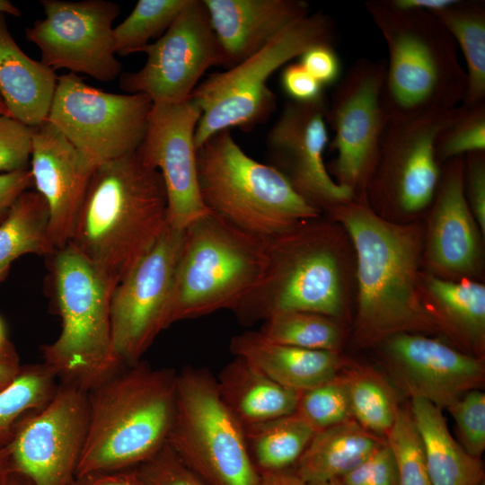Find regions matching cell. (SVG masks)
Here are the masks:
<instances>
[{
    "instance_id": "obj_1",
    "label": "cell",
    "mask_w": 485,
    "mask_h": 485,
    "mask_svg": "<svg viewBox=\"0 0 485 485\" xmlns=\"http://www.w3.org/2000/svg\"><path fill=\"white\" fill-rule=\"evenodd\" d=\"M328 213L348 235L356 255L354 344L359 348L378 346L403 332L442 333L422 292L421 226L386 220L373 209L366 194Z\"/></svg>"
},
{
    "instance_id": "obj_2",
    "label": "cell",
    "mask_w": 485,
    "mask_h": 485,
    "mask_svg": "<svg viewBox=\"0 0 485 485\" xmlns=\"http://www.w3.org/2000/svg\"><path fill=\"white\" fill-rule=\"evenodd\" d=\"M167 226L161 173L135 152L95 168L67 245L113 290Z\"/></svg>"
},
{
    "instance_id": "obj_3",
    "label": "cell",
    "mask_w": 485,
    "mask_h": 485,
    "mask_svg": "<svg viewBox=\"0 0 485 485\" xmlns=\"http://www.w3.org/2000/svg\"><path fill=\"white\" fill-rule=\"evenodd\" d=\"M176 375L140 361L88 392L87 434L75 477L136 468L166 445Z\"/></svg>"
},
{
    "instance_id": "obj_4",
    "label": "cell",
    "mask_w": 485,
    "mask_h": 485,
    "mask_svg": "<svg viewBox=\"0 0 485 485\" xmlns=\"http://www.w3.org/2000/svg\"><path fill=\"white\" fill-rule=\"evenodd\" d=\"M343 228L321 216L266 239V262L233 312L244 325L279 313L310 312L338 320L347 295Z\"/></svg>"
},
{
    "instance_id": "obj_5",
    "label": "cell",
    "mask_w": 485,
    "mask_h": 485,
    "mask_svg": "<svg viewBox=\"0 0 485 485\" xmlns=\"http://www.w3.org/2000/svg\"><path fill=\"white\" fill-rule=\"evenodd\" d=\"M365 7L388 49L384 101L390 119L458 107L466 73L457 45L432 13L371 0Z\"/></svg>"
},
{
    "instance_id": "obj_6",
    "label": "cell",
    "mask_w": 485,
    "mask_h": 485,
    "mask_svg": "<svg viewBox=\"0 0 485 485\" xmlns=\"http://www.w3.org/2000/svg\"><path fill=\"white\" fill-rule=\"evenodd\" d=\"M197 171L208 210L256 236L268 239L321 216L280 172L249 156L230 130L216 133L198 148Z\"/></svg>"
},
{
    "instance_id": "obj_7",
    "label": "cell",
    "mask_w": 485,
    "mask_h": 485,
    "mask_svg": "<svg viewBox=\"0 0 485 485\" xmlns=\"http://www.w3.org/2000/svg\"><path fill=\"white\" fill-rule=\"evenodd\" d=\"M266 239L208 213L184 229L165 328L219 310L233 311L259 281Z\"/></svg>"
},
{
    "instance_id": "obj_8",
    "label": "cell",
    "mask_w": 485,
    "mask_h": 485,
    "mask_svg": "<svg viewBox=\"0 0 485 485\" xmlns=\"http://www.w3.org/2000/svg\"><path fill=\"white\" fill-rule=\"evenodd\" d=\"M52 258V282L61 330L53 342L43 347V363L58 382L89 392L124 366L112 347V290L72 247L57 250Z\"/></svg>"
},
{
    "instance_id": "obj_9",
    "label": "cell",
    "mask_w": 485,
    "mask_h": 485,
    "mask_svg": "<svg viewBox=\"0 0 485 485\" xmlns=\"http://www.w3.org/2000/svg\"><path fill=\"white\" fill-rule=\"evenodd\" d=\"M335 32L329 16L310 13L249 58L198 84L190 96L201 110L194 137L197 150L217 132L250 130L265 122L276 107L275 94L268 86L271 75L315 45H334Z\"/></svg>"
},
{
    "instance_id": "obj_10",
    "label": "cell",
    "mask_w": 485,
    "mask_h": 485,
    "mask_svg": "<svg viewBox=\"0 0 485 485\" xmlns=\"http://www.w3.org/2000/svg\"><path fill=\"white\" fill-rule=\"evenodd\" d=\"M166 444L207 485H257L244 428L223 401L207 368L176 375L174 411Z\"/></svg>"
},
{
    "instance_id": "obj_11",
    "label": "cell",
    "mask_w": 485,
    "mask_h": 485,
    "mask_svg": "<svg viewBox=\"0 0 485 485\" xmlns=\"http://www.w3.org/2000/svg\"><path fill=\"white\" fill-rule=\"evenodd\" d=\"M460 106L390 119L365 194L375 211L416 216L431 207L443 171L436 142Z\"/></svg>"
},
{
    "instance_id": "obj_12",
    "label": "cell",
    "mask_w": 485,
    "mask_h": 485,
    "mask_svg": "<svg viewBox=\"0 0 485 485\" xmlns=\"http://www.w3.org/2000/svg\"><path fill=\"white\" fill-rule=\"evenodd\" d=\"M152 107L145 94L108 93L69 72L57 77L47 121L96 168L137 151Z\"/></svg>"
},
{
    "instance_id": "obj_13",
    "label": "cell",
    "mask_w": 485,
    "mask_h": 485,
    "mask_svg": "<svg viewBox=\"0 0 485 485\" xmlns=\"http://www.w3.org/2000/svg\"><path fill=\"white\" fill-rule=\"evenodd\" d=\"M385 61L359 58L335 84L326 120L336 157L328 169L335 181L365 194L389 121L384 101Z\"/></svg>"
},
{
    "instance_id": "obj_14",
    "label": "cell",
    "mask_w": 485,
    "mask_h": 485,
    "mask_svg": "<svg viewBox=\"0 0 485 485\" xmlns=\"http://www.w3.org/2000/svg\"><path fill=\"white\" fill-rule=\"evenodd\" d=\"M184 230L169 225L130 272L114 287L110 301L114 354L122 366L141 361L165 319Z\"/></svg>"
},
{
    "instance_id": "obj_15",
    "label": "cell",
    "mask_w": 485,
    "mask_h": 485,
    "mask_svg": "<svg viewBox=\"0 0 485 485\" xmlns=\"http://www.w3.org/2000/svg\"><path fill=\"white\" fill-rule=\"evenodd\" d=\"M142 52L146 55L145 65L121 74L119 87L128 93L146 95L153 104L190 99L205 72L224 65L203 0H189L168 30Z\"/></svg>"
},
{
    "instance_id": "obj_16",
    "label": "cell",
    "mask_w": 485,
    "mask_h": 485,
    "mask_svg": "<svg viewBox=\"0 0 485 485\" xmlns=\"http://www.w3.org/2000/svg\"><path fill=\"white\" fill-rule=\"evenodd\" d=\"M44 18L25 29L27 40L38 47L41 62L57 70L84 74L110 82L120 75L113 43V22L120 13L106 0H41Z\"/></svg>"
},
{
    "instance_id": "obj_17",
    "label": "cell",
    "mask_w": 485,
    "mask_h": 485,
    "mask_svg": "<svg viewBox=\"0 0 485 485\" xmlns=\"http://www.w3.org/2000/svg\"><path fill=\"white\" fill-rule=\"evenodd\" d=\"M88 427V392L58 382L50 400L24 417L9 443L14 472L31 485H70Z\"/></svg>"
},
{
    "instance_id": "obj_18",
    "label": "cell",
    "mask_w": 485,
    "mask_h": 485,
    "mask_svg": "<svg viewBox=\"0 0 485 485\" xmlns=\"http://www.w3.org/2000/svg\"><path fill=\"white\" fill-rule=\"evenodd\" d=\"M327 105L325 95L309 102H287L266 137L269 165L321 212L357 196L335 181L324 163L329 144Z\"/></svg>"
},
{
    "instance_id": "obj_19",
    "label": "cell",
    "mask_w": 485,
    "mask_h": 485,
    "mask_svg": "<svg viewBox=\"0 0 485 485\" xmlns=\"http://www.w3.org/2000/svg\"><path fill=\"white\" fill-rule=\"evenodd\" d=\"M201 115L196 101L153 104L148 126L137 154L156 169L167 198L168 225L186 229L210 213L198 187L195 131Z\"/></svg>"
},
{
    "instance_id": "obj_20",
    "label": "cell",
    "mask_w": 485,
    "mask_h": 485,
    "mask_svg": "<svg viewBox=\"0 0 485 485\" xmlns=\"http://www.w3.org/2000/svg\"><path fill=\"white\" fill-rule=\"evenodd\" d=\"M382 357L403 391L447 409L484 382L483 358L421 333L392 335L378 345Z\"/></svg>"
},
{
    "instance_id": "obj_21",
    "label": "cell",
    "mask_w": 485,
    "mask_h": 485,
    "mask_svg": "<svg viewBox=\"0 0 485 485\" xmlns=\"http://www.w3.org/2000/svg\"><path fill=\"white\" fill-rule=\"evenodd\" d=\"M95 167L52 124L33 128L31 173L49 213V234L57 250L72 236Z\"/></svg>"
},
{
    "instance_id": "obj_22",
    "label": "cell",
    "mask_w": 485,
    "mask_h": 485,
    "mask_svg": "<svg viewBox=\"0 0 485 485\" xmlns=\"http://www.w3.org/2000/svg\"><path fill=\"white\" fill-rule=\"evenodd\" d=\"M463 165L464 156L443 164L425 239L430 273L450 280L469 279L481 257L480 228L463 191Z\"/></svg>"
},
{
    "instance_id": "obj_23",
    "label": "cell",
    "mask_w": 485,
    "mask_h": 485,
    "mask_svg": "<svg viewBox=\"0 0 485 485\" xmlns=\"http://www.w3.org/2000/svg\"><path fill=\"white\" fill-rule=\"evenodd\" d=\"M224 65L232 68L263 48L293 22L310 14L304 0H203Z\"/></svg>"
},
{
    "instance_id": "obj_24",
    "label": "cell",
    "mask_w": 485,
    "mask_h": 485,
    "mask_svg": "<svg viewBox=\"0 0 485 485\" xmlns=\"http://www.w3.org/2000/svg\"><path fill=\"white\" fill-rule=\"evenodd\" d=\"M229 349L278 384L303 392L340 375L339 352L306 349L267 340L259 331L234 335Z\"/></svg>"
},
{
    "instance_id": "obj_25",
    "label": "cell",
    "mask_w": 485,
    "mask_h": 485,
    "mask_svg": "<svg viewBox=\"0 0 485 485\" xmlns=\"http://www.w3.org/2000/svg\"><path fill=\"white\" fill-rule=\"evenodd\" d=\"M57 82L54 70L21 49L0 13V97L11 116L30 128L46 122Z\"/></svg>"
},
{
    "instance_id": "obj_26",
    "label": "cell",
    "mask_w": 485,
    "mask_h": 485,
    "mask_svg": "<svg viewBox=\"0 0 485 485\" xmlns=\"http://www.w3.org/2000/svg\"><path fill=\"white\" fill-rule=\"evenodd\" d=\"M421 283L427 307L442 333L483 358L485 286L472 279H445L430 272L422 273Z\"/></svg>"
},
{
    "instance_id": "obj_27",
    "label": "cell",
    "mask_w": 485,
    "mask_h": 485,
    "mask_svg": "<svg viewBox=\"0 0 485 485\" xmlns=\"http://www.w3.org/2000/svg\"><path fill=\"white\" fill-rule=\"evenodd\" d=\"M219 394L243 427L295 412L299 393L234 357L216 377Z\"/></svg>"
},
{
    "instance_id": "obj_28",
    "label": "cell",
    "mask_w": 485,
    "mask_h": 485,
    "mask_svg": "<svg viewBox=\"0 0 485 485\" xmlns=\"http://www.w3.org/2000/svg\"><path fill=\"white\" fill-rule=\"evenodd\" d=\"M385 442L352 419L316 432L292 471L306 484L340 480Z\"/></svg>"
},
{
    "instance_id": "obj_29",
    "label": "cell",
    "mask_w": 485,
    "mask_h": 485,
    "mask_svg": "<svg viewBox=\"0 0 485 485\" xmlns=\"http://www.w3.org/2000/svg\"><path fill=\"white\" fill-rule=\"evenodd\" d=\"M410 413L423 445L431 485H481V458L468 454L453 437L442 410L426 400L411 398Z\"/></svg>"
},
{
    "instance_id": "obj_30",
    "label": "cell",
    "mask_w": 485,
    "mask_h": 485,
    "mask_svg": "<svg viewBox=\"0 0 485 485\" xmlns=\"http://www.w3.org/2000/svg\"><path fill=\"white\" fill-rule=\"evenodd\" d=\"M56 251L45 199L36 190H25L0 222V283L19 257L29 253L52 257Z\"/></svg>"
},
{
    "instance_id": "obj_31",
    "label": "cell",
    "mask_w": 485,
    "mask_h": 485,
    "mask_svg": "<svg viewBox=\"0 0 485 485\" xmlns=\"http://www.w3.org/2000/svg\"><path fill=\"white\" fill-rule=\"evenodd\" d=\"M445 27L460 48L466 63V91L462 105L485 102V4L454 0L432 13Z\"/></svg>"
},
{
    "instance_id": "obj_32",
    "label": "cell",
    "mask_w": 485,
    "mask_h": 485,
    "mask_svg": "<svg viewBox=\"0 0 485 485\" xmlns=\"http://www.w3.org/2000/svg\"><path fill=\"white\" fill-rule=\"evenodd\" d=\"M243 428L250 457L260 475L292 470L315 434L296 412Z\"/></svg>"
},
{
    "instance_id": "obj_33",
    "label": "cell",
    "mask_w": 485,
    "mask_h": 485,
    "mask_svg": "<svg viewBox=\"0 0 485 485\" xmlns=\"http://www.w3.org/2000/svg\"><path fill=\"white\" fill-rule=\"evenodd\" d=\"M58 380L43 362L22 368L0 389V447L8 445L22 416L41 409L52 397Z\"/></svg>"
},
{
    "instance_id": "obj_34",
    "label": "cell",
    "mask_w": 485,
    "mask_h": 485,
    "mask_svg": "<svg viewBox=\"0 0 485 485\" xmlns=\"http://www.w3.org/2000/svg\"><path fill=\"white\" fill-rule=\"evenodd\" d=\"M259 332L272 342L306 349L339 352L342 343L338 320L310 312L271 315L263 321Z\"/></svg>"
},
{
    "instance_id": "obj_35",
    "label": "cell",
    "mask_w": 485,
    "mask_h": 485,
    "mask_svg": "<svg viewBox=\"0 0 485 485\" xmlns=\"http://www.w3.org/2000/svg\"><path fill=\"white\" fill-rule=\"evenodd\" d=\"M346 376L353 419L385 437L400 410L393 390L373 370L358 369Z\"/></svg>"
},
{
    "instance_id": "obj_36",
    "label": "cell",
    "mask_w": 485,
    "mask_h": 485,
    "mask_svg": "<svg viewBox=\"0 0 485 485\" xmlns=\"http://www.w3.org/2000/svg\"><path fill=\"white\" fill-rule=\"evenodd\" d=\"M189 0H139L129 15L113 28L116 55L142 52L149 41L161 37Z\"/></svg>"
},
{
    "instance_id": "obj_37",
    "label": "cell",
    "mask_w": 485,
    "mask_h": 485,
    "mask_svg": "<svg viewBox=\"0 0 485 485\" xmlns=\"http://www.w3.org/2000/svg\"><path fill=\"white\" fill-rule=\"evenodd\" d=\"M295 412L315 433L352 419L347 376L339 375L300 392Z\"/></svg>"
},
{
    "instance_id": "obj_38",
    "label": "cell",
    "mask_w": 485,
    "mask_h": 485,
    "mask_svg": "<svg viewBox=\"0 0 485 485\" xmlns=\"http://www.w3.org/2000/svg\"><path fill=\"white\" fill-rule=\"evenodd\" d=\"M398 471V485H431L423 445L410 410H401L385 436Z\"/></svg>"
},
{
    "instance_id": "obj_39",
    "label": "cell",
    "mask_w": 485,
    "mask_h": 485,
    "mask_svg": "<svg viewBox=\"0 0 485 485\" xmlns=\"http://www.w3.org/2000/svg\"><path fill=\"white\" fill-rule=\"evenodd\" d=\"M436 152L442 163L470 153L485 152V102L461 105L454 120L438 135Z\"/></svg>"
},
{
    "instance_id": "obj_40",
    "label": "cell",
    "mask_w": 485,
    "mask_h": 485,
    "mask_svg": "<svg viewBox=\"0 0 485 485\" xmlns=\"http://www.w3.org/2000/svg\"><path fill=\"white\" fill-rule=\"evenodd\" d=\"M454 418L461 445L481 458L485 449V394L480 389L463 394L446 409Z\"/></svg>"
},
{
    "instance_id": "obj_41",
    "label": "cell",
    "mask_w": 485,
    "mask_h": 485,
    "mask_svg": "<svg viewBox=\"0 0 485 485\" xmlns=\"http://www.w3.org/2000/svg\"><path fill=\"white\" fill-rule=\"evenodd\" d=\"M137 470L145 485H207L180 460L167 444Z\"/></svg>"
},
{
    "instance_id": "obj_42",
    "label": "cell",
    "mask_w": 485,
    "mask_h": 485,
    "mask_svg": "<svg viewBox=\"0 0 485 485\" xmlns=\"http://www.w3.org/2000/svg\"><path fill=\"white\" fill-rule=\"evenodd\" d=\"M33 128L0 115V173L28 168Z\"/></svg>"
},
{
    "instance_id": "obj_43",
    "label": "cell",
    "mask_w": 485,
    "mask_h": 485,
    "mask_svg": "<svg viewBox=\"0 0 485 485\" xmlns=\"http://www.w3.org/2000/svg\"><path fill=\"white\" fill-rule=\"evenodd\" d=\"M343 485H398L397 463L385 442L340 479Z\"/></svg>"
},
{
    "instance_id": "obj_44",
    "label": "cell",
    "mask_w": 485,
    "mask_h": 485,
    "mask_svg": "<svg viewBox=\"0 0 485 485\" xmlns=\"http://www.w3.org/2000/svg\"><path fill=\"white\" fill-rule=\"evenodd\" d=\"M463 191L481 233L485 234V152L464 155Z\"/></svg>"
},
{
    "instance_id": "obj_45",
    "label": "cell",
    "mask_w": 485,
    "mask_h": 485,
    "mask_svg": "<svg viewBox=\"0 0 485 485\" xmlns=\"http://www.w3.org/2000/svg\"><path fill=\"white\" fill-rule=\"evenodd\" d=\"M299 63L322 87L336 84L341 77V62L332 44L308 48L300 56Z\"/></svg>"
},
{
    "instance_id": "obj_46",
    "label": "cell",
    "mask_w": 485,
    "mask_h": 485,
    "mask_svg": "<svg viewBox=\"0 0 485 485\" xmlns=\"http://www.w3.org/2000/svg\"><path fill=\"white\" fill-rule=\"evenodd\" d=\"M280 83L285 93L292 101L309 102L322 98V85L298 63H291L281 72Z\"/></svg>"
},
{
    "instance_id": "obj_47",
    "label": "cell",
    "mask_w": 485,
    "mask_h": 485,
    "mask_svg": "<svg viewBox=\"0 0 485 485\" xmlns=\"http://www.w3.org/2000/svg\"><path fill=\"white\" fill-rule=\"evenodd\" d=\"M33 184L29 168L0 173V222L16 198Z\"/></svg>"
},
{
    "instance_id": "obj_48",
    "label": "cell",
    "mask_w": 485,
    "mask_h": 485,
    "mask_svg": "<svg viewBox=\"0 0 485 485\" xmlns=\"http://www.w3.org/2000/svg\"><path fill=\"white\" fill-rule=\"evenodd\" d=\"M70 485H145L136 468L105 471L75 477Z\"/></svg>"
},
{
    "instance_id": "obj_49",
    "label": "cell",
    "mask_w": 485,
    "mask_h": 485,
    "mask_svg": "<svg viewBox=\"0 0 485 485\" xmlns=\"http://www.w3.org/2000/svg\"><path fill=\"white\" fill-rule=\"evenodd\" d=\"M391 3L402 9L425 11L434 13L453 3L454 0H390Z\"/></svg>"
},
{
    "instance_id": "obj_50",
    "label": "cell",
    "mask_w": 485,
    "mask_h": 485,
    "mask_svg": "<svg viewBox=\"0 0 485 485\" xmlns=\"http://www.w3.org/2000/svg\"><path fill=\"white\" fill-rule=\"evenodd\" d=\"M257 485H307L292 470L260 475Z\"/></svg>"
},
{
    "instance_id": "obj_51",
    "label": "cell",
    "mask_w": 485,
    "mask_h": 485,
    "mask_svg": "<svg viewBox=\"0 0 485 485\" xmlns=\"http://www.w3.org/2000/svg\"><path fill=\"white\" fill-rule=\"evenodd\" d=\"M21 370L17 359L12 353L0 356V389L11 384Z\"/></svg>"
},
{
    "instance_id": "obj_52",
    "label": "cell",
    "mask_w": 485,
    "mask_h": 485,
    "mask_svg": "<svg viewBox=\"0 0 485 485\" xmlns=\"http://www.w3.org/2000/svg\"><path fill=\"white\" fill-rule=\"evenodd\" d=\"M13 472L9 446L0 447V485H3Z\"/></svg>"
},
{
    "instance_id": "obj_53",
    "label": "cell",
    "mask_w": 485,
    "mask_h": 485,
    "mask_svg": "<svg viewBox=\"0 0 485 485\" xmlns=\"http://www.w3.org/2000/svg\"><path fill=\"white\" fill-rule=\"evenodd\" d=\"M0 13L13 16L21 15L20 9L8 0H0Z\"/></svg>"
},
{
    "instance_id": "obj_54",
    "label": "cell",
    "mask_w": 485,
    "mask_h": 485,
    "mask_svg": "<svg viewBox=\"0 0 485 485\" xmlns=\"http://www.w3.org/2000/svg\"><path fill=\"white\" fill-rule=\"evenodd\" d=\"M11 351L7 349V341L4 332V324L0 319V356L10 354Z\"/></svg>"
},
{
    "instance_id": "obj_55",
    "label": "cell",
    "mask_w": 485,
    "mask_h": 485,
    "mask_svg": "<svg viewBox=\"0 0 485 485\" xmlns=\"http://www.w3.org/2000/svg\"><path fill=\"white\" fill-rule=\"evenodd\" d=\"M13 472L3 485H31L28 480L22 476V481L18 480Z\"/></svg>"
},
{
    "instance_id": "obj_56",
    "label": "cell",
    "mask_w": 485,
    "mask_h": 485,
    "mask_svg": "<svg viewBox=\"0 0 485 485\" xmlns=\"http://www.w3.org/2000/svg\"><path fill=\"white\" fill-rule=\"evenodd\" d=\"M307 485H343L340 480H331L328 481H322V482H317V483H312Z\"/></svg>"
},
{
    "instance_id": "obj_57",
    "label": "cell",
    "mask_w": 485,
    "mask_h": 485,
    "mask_svg": "<svg viewBox=\"0 0 485 485\" xmlns=\"http://www.w3.org/2000/svg\"><path fill=\"white\" fill-rule=\"evenodd\" d=\"M0 115L12 117L3 100L0 97ZM13 118V117H12Z\"/></svg>"
}]
</instances>
